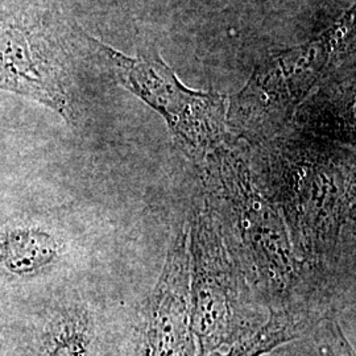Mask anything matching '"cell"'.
Masks as SVG:
<instances>
[{
	"label": "cell",
	"instance_id": "obj_1",
	"mask_svg": "<svg viewBox=\"0 0 356 356\" xmlns=\"http://www.w3.org/2000/svg\"><path fill=\"white\" fill-rule=\"evenodd\" d=\"M325 115L291 123L247 156L285 222L312 304L331 316L342 270L355 263V154L354 122Z\"/></svg>",
	"mask_w": 356,
	"mask_h": 356
},
{
	"label": "cell",
	"instance_id": "obj_2",
	"mask_svg": "<svg viewBox=\"0 0 356 356\" xmlns=\"http://www.w3.org/2000/svg\"><path fill=\"white\" fill-rule=\"evenodd\" d=\"M197 168L204 202L260 304L327 318L312 304L285 222L256 185L241 143L229 140Z\"/></svg>",
	"mask_w": 356,
	"mask_h": 356
},
{
	"label": "cell",
	"instance_id": "obj_3",
	"mask_svg": "<svg viewBox=\"0 0 356 356\" xmlns=\"http://www.w3.org/2000/svg\"><path fill=\"white\" fill-rule=\"evenodd\" d=\"M188 250L191 332L197 356H211L254 335L267 318L204 202L191 211Z\"/></svg>",
	"mask_w": 356,
	"mask_h": 356
},
{
	"label": "cell",
	"instance_id": "obj_4",
	"mask_svg": "<svg viewBox=\"0 0 356 356\" xmlns=\"http://www.w3.org/2000/svg\"><path fill=\"white\" fill-rule=\"evenodd\" d=\"M353 26L354 11H348L314 40L266 58L229 101V136L254 148L285 131L330 69Z\"/></svg>",
	"mask_w": 356,
	"mask_h": 356
},
{
	"label": "cell",
	"instance_id": "obj_5",
	"mask_svg": "<svg viewBox=\"0 0 356 356\" xmlns=\"http://www.w3.org/2000/svg\"><path fill=\"white\" fill-rule=\"evenodd\" d=\"M88 38L108 63L118 82L165 120L178 148L195 165L234 140L227 128L226 95L186 88L156 49L128 57L97 38Z\"/></svg>",
	"mask_w": 356,
	"mask_h": 356
},
{
	"label": "cell",
	"instance_id": "obj_6",
	"mask_svg": "<svg viewBox=\"0 0 356 356\" xmlns=\"http://www.w3.org/2000/svg\"><path fill=\"white\" fill-rule=\"evenodd\" d=\"M135 356H197L189 306L188 229L170 241L161 273L141 310Z\"/></svg>",
	"mask_w": 356,
	"mask_h": 356
},
{
	"label": "cell",
	"instance_id": "obj_7",
	"mask_svg": "<svg viewBox=\"0 0 356 356\" xmlns=\"http://www.w3.org/2000/svg\"><path fill=\"white\" fill-rule=\"evenodd\" d=\"M22 28L6 23L0 13V89L36 99L67 120L70 108L56 67L45 56L33 57Z\"/></svg>",
	"mask_w": 356,
	"mask_h": 356
},
{
	"label": "cell",
	"instance_id": "obj_8",
	"mask_svg": "<svg viewBox=\"0 0 356 356\" xmlns=\"http://www.w3.org/2000/svg\"><path fill=\"white\" fill-rule=\"evenodd\" d=\"M325 319L305 310H269V316L250 338L211 356H263L282 344L300 339Z\"/></svg>",
	"mask_w": 356,
	"mask_h": 356
},
{
	"label": "cell",
	"instance_id": "obj_9",
	"mask_svg": "<svg viewBox=\"0 0 356 356\" xmlns=\"http://www.w3.org/2000/svg\"><path fill=\"white\" fill-rule=\"evenodd\" d=\"M60 243L40 229H13L0 232V269L15 275L33 273L54 263Z\"/></svg>",
	"mask_w": 356,
	"mask_h": 356
},
{
	"label": "cell",
	"instance_id": "obj_10",
	"mask_svg": "<svg viewBox=\"0 0 356 356\" xmlns=\"http://www.w3.org/2000/svg\"><path fill=\"white\" fill-rule=\"evenodd\" d=\"M89 319L74 312L61 321L48 356H89Z\"/></svg>",
	"mask_w": 356,
	"mask_h": 356
},
{
	"label": "cell",
	"instance_id": "obj_11",
	"mask_svg": "<svg viewBox=\"0 0 356 356\" xmlns=\"http://www.w3.org/2000/svg\"><path fill=\"white\" fill-rule=\"evenodd\" d=\"M323 329L325 342L322 346L323 356H355V353L347 341L339 323L334 318L325 319L321 323Z\"/></svg>",
	"mask_w": 356,
	"mask_h": 356
}]
</instances>
